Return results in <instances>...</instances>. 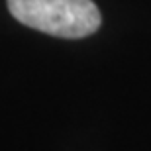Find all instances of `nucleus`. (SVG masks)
Wrapping results in <instances>:
<instances>
[{"mask_svg": "<svg viewBox=\"0 0 151 151\" xmlns=\"http://www.w3.org/2000/svg\"><path fill=\"white\" fill-rule=\"evenodd\" d=\"M20 24L55 37L78 39L100 28V12L92 0H8Z\"/></svg>", "mask_w": 151, "mask_h": 151, "instance_id": "f257e3e1", "label": "nucleus"}]
</instances>
